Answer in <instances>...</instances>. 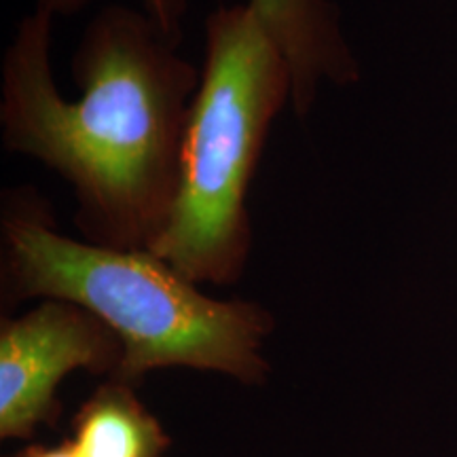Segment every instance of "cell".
I'll list each match as a JSON object with an SVG mask.
<instances>
[{"label": "cell", "instance_id": "7", "mask_svg": "<svg viewBox=\"0 0 457 457\" xmlns=\"http://www.w3.org/2000/svg\"><path fill=\"white\" fill-rule=\"evenodd\" d=\"M91 0H34V9L47 11L54 17L81 13ZM142 11L153 17L162 30L182 43V20L187 15V0H140Z\"/></svg>", "mask_w": 457, "mask_h": 457}, {"label": "cell", "instance_id": "2", "mask_svg": "<svg viewBox=\"0 0 457 457\" xmlns=\"http://www.w3.org/2000/svg\"><path fill=\"white\" fill-rule=\"evenodd\" d=\"M0 282L9 305L60 299L102 320L123 345L114 379L136 386L165 369L265 386V347L276 318L248 299H214L151 250H114L57 231L54 208L34 187L4 191Z\"/></svg>", "mask_w": 457, "mask_h": 457}, {"label": "cell", "instance_id": "1", "mask_svg": "<svg viewBox=\"0 0 457 457\" xmlns=\"http://www.w3.org/2000/svg\"><path fill=\"white\" fill-rule=\"evenodd\" d=\"M55 17L20 21L0 66L4 151L37 159L72 188L85 242L151 250L179 197L188 114L202 71L142 9L108 4L91 17L71 71L81 89L62 98L51 71Z\"/></svg>", "mask_w": 457, "mask_h": 457}, {"label": "cell", "instance_id": "8", "mask_svg": "<svg viewBox=\"0 0 457 457\" xmlns=\"http://www.w3.org/2000/svg\"><path fill=\"white\" fill-rule=\"evenodd\" d=\"M15 457H81V453L72 441H64L60 445H30Z\"/></svg>", "mask_w": 457, "mask_h": 457}, {"label": "cell", "instance_id": "6", "mask_svg": "<svg viewBox=\"0 0 457 457\" xmlns=\"http://www.w3.org/2000/svg\"><path fill=\"white\" fill-rule=\"evenodd\" d=\"M134 387L106 379L81 404L72 420L71 436L81 457L168 455L171 436Z\"/></svg>", "mask_w": 457, "mask_h": 457}, {"label": "cell", "instance_id": "3", "mask_svg": "<svg viewBox=\"0 0 457 457\" xmlns=\"http://www.w3.org/2000/svg\"><path fill=\"white\" fill-rule=\"evenodd\" d=\"M293 71L248 3L205 17L202 81L188 114L171 219L151 248L195 286H233L253 253L250 182Z\"/></svg>", "mask_w": 457, "mask_h": 457}, {"label": "cell", "instance_id": "5", "mask_svg": "<svg viewBox=\"0 0 457 457\" xmlns=\"http://www.w3.org/2000/svg\"><path fill=\"white\" fill-rule=\"evenodd\" d=\"M262 28L293 71V111L305 119L324 83L350 87L360 81L356 55L341 30L333 0H248Z\"/></svg>", "mask_w": 457, "mask_h": 457}, {"label": "cell", "instance_id": "4", "mask_svg": "<svg viewBox=\"0 0 457 457\" xmlns=\"http://www.w3.org/2000/svg\"><path fill=\"white\" fill-rule=\"evenodd\" d=\"M123 360L119 337L81 305L43 299L0 324V438L30 441L60 415L57 387L87 370L114 379Z\"/></svg>", "mask_w": 457, "mask_h": 457}]
</instances>
